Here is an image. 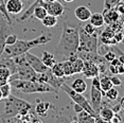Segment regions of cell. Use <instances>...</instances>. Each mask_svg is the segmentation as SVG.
<instances>
[{
    "label": "cell",
    "mask_w": 124,
    "mask_h": 123,
    "mask_svg": "<svg viewBox=\"0 0 124 123\" xmlns=\"http://www.w3.org/2000/svg\"><path fill=\"white\" fill-rule=\"evenodd\" d=\"M78 29L80 24L71 26L64 22L60 41L56 48V55L61 61L69 60L71 56L77 55L78 49Z\"/></svg>",
    "instance_id": "6da1fadb"
},
{
    "label": "cell",
    "mask_w": 124,
    "mask_h": 123,
    "mask_svg": "<svg viewBox=\"0 0 124 123\" xmlns=\"http://www.w3.org/2000/svg\"><path fill=\"white\" fill-rule=\"evenodd\" d=\"M51 36H48L46 34L39 35L38 37L33 38L31 40L17 39L15 44L11 45V46H5L1 57H15L18 55L24 54L26 52L30 51L31 49L48 44L49 41H51Z\"/></svg>",
    "instance_id": "7a4b0ae2"
},
{
    "label": "cell",
    "mask_w": 124,
    "mask_h": 123,
    "mask_svg": "<svg viewBox=\"0 0 124 123\" xmlns=\"http://www.w3.org/2000/svg\"><path fill=\"white\" fill-rule=\"evenodd\" d=\"M5 100L4 108L0 118L3 120L13 119L18 116H24L32 110V104L26 100L19 99L17 97L10 96Z\"/></svg>",
    "instance_id": "3957f363"
},
{
    "label": "cell",
    "mask_w": 124,
    "mask_h": 123,
    "mask_svg": "<svg viewBox=\"0 0 124 123\" xmlns=\"http://www.w3.org/2000/svg\"><path fill=\"white\" fill-rule=\"evenodd\" d=\"M12 88L19 90L23 93H41V92H54L57 93L60 90L53 88L47 83L39 82V81H24L13 79L9 81Z\"/></svg>",
    "instance_id": "277c9868"
},
{
    "label": "cell",
    "mask_w": 124,
    "mask_h": 123,
    "mask_svg": "<svg viewBox=\"0 0 124 123\" xmlns=\"http://www.w3.org/2000/svg\"><path fill=\"white\" fill-rule=\"evenodd\" d=\"M13 58L16 64V72L11 75L10 80L18 79L24 81H36V73L37 72L34 71V69L28 64L23 54L15 56Z\"/></svg>",
    "instance_id": "5b68a950"
},
{
    "label": "cell",
    "mask_w": 124,
    "mask_h": 123,
    "mask_svg": "<svg viewBox=\"0 0 124 123\" xmlns=\"http://www.w3.org/2000/svg\"><path fill=\"white\" fill-rule=\"evenodd\" d=\"M61 89H62V90H64L67 94H68V96L70 97V99H71L73 102H75V104H78V106H81L82 109H84L85 111H87L88 114L91 115L92 117H94L95 121H97V122L98 121H103V120L100 118V116H99V115L93 110V108L91 107L90 103L87 101V99L82 93L74 91L66 82L63 83V85L61 86Z\"/></svg>",
    "instance_id": "8992f818"
},
{
    "label": "cell",
    "mask_w": 124,
    "mask_h": 123,
    "mask_svg": "<svg viewBox=\"0 0 124 123\" xmlns=\"http://www.w3.org/2000/svg\"><path fill=\"white\" fill-rule=\"evenodd\" d=\"M99 38L98 34H88L84 29H78V51L98 53Z\"/></svg>",
    "instance_id": "52a82bcc"
},
{
    "label": "cell",
    "mask_w": 124,
    "mask_h": 123,
    "mask_svg": "<svg viewBox=\"0 0 124 123\" xmlns=\"http://www.w3.org/2000/svg\"><path fill=\"white\" fill-rule=\"evenodd\" d=\"M36 81L43 83H47L50 86H52L53 88L60 90L61 86L63 85V83H65V77H57L51 72L50 69H48L45 72H37L36 73Z\"/></svg>",
    "instance_id": "ba28073f"
},
{
    "label": "cell",
    "mask_w": 124,
    "mask_h": 123,
    "mask_svg": "<svg viewBox=\"0 0 124 123\" xmlns=\"http://www.w3.org/2000/svg\"><path fill=\"white\" fill-rule=\"evenodd\" d=\"M23 55H24V57H26V61L28 62V64H29L33 69H34V71H36V72H45V71H47L48 69H50L43 63L41 58L37 57L36 55L30 53L29 51L26 52Z\"/></svg>",
    "instance_id": "9c48e42d"
},
{
    "label": "cell",
    "mask_w": 124,
    "mask_h": 123,
    "mask_svg": "<svg viewBox=\"0 0 124 123\" xmlns=\"http://www.w3.org/2000/svg\"><path fill=\"white\" fill-rule=\"evenodd\" d=\"M82 74L86 77V79H92L94 77H100V69L99 66L93 62L90 61H84L83 69H82Z\"/></svg>",
    "instance_id": "30bf717a"
},
{
    "label": "cell",
    "mask_w": 124,
    "mask_h": 123,
    "mask_svg": "<svg viewBox=\"0 0 124 123\" xmlns=\"http://www.w3.org/2000/svg\"><path fill=\"white\" fill-rule=\"evenodd\" d=\"M12 32V24H9L5 19L0 21V57L5 48V39Z\"/></svg>",
    "instance_id": "8fae6325"
},
{
    "label": "cell",
    "mask_w": 124,
    "mask_h": 123,
    "mask_svg": "<svg viewBox=\"0 0 124 123\" xmlns=\"http://www.w3.org/2000/svg\"><path fill=\"white\" fill-rule=\"evenodd\" d=\"M102 91L100 89H97L93 86H91L90 89V105L93 108V110L99 114V110L101 108V103H102Z\"/></svg>",
    "instance_id": "7c38bea8"
},
{
    "label": "cell",
    "mask_w": 124,
    "mask_h": 123,
    "mask_svg": "<svg viewBox=\"0 0 124 123\" xmlns=\"http://www.w3.org/2000/svg\"><path fill=\"white\" fill-rule=\"evenodd\" d=\"M45 8H46L48 14L56 16V17L62 16L65 12V7L61 2H58L57 0H54V1H51V2H47Z\"/></svg>",
    "instance_id": "4fadbf2b"
},
{
    "label": "cell",
    "mask_w": 124,
    "mask_h": 123,
    "mask_svg": "<svg viewBox=\"0 0 124 123\" xmlns=\"http://www.w3.org/2000/svg\"><path fill=\"white\" fill-rule=\"evenodd\" d=\"M23 2L21 0H7L5 1V9L7 12L12 15H17L23 10Z\"/></svg>",
    "instance_id": "5bb4252c"
},
{
    "label": "cell",
    "mask_w": 124,
    "mask_h": 123,
    "mask_svg": "<svg viewBox=\"0 0 124 123\" xmlns=\"http://www.w3.org/2000/svg\"><path fill=\"white\" fill-rule=\"evenodd\" d=\"M46 3H47V2H45L44 0H35V1L30 5V7L28 8L26 11H24V13H22V16L20 18L17 19V21L23 22V21L28 20V19H29L31 16L33 15V12H34V10L36 9V8H37V7H45Z\"/></svg>",
    "instance_id": "9a60e30c"
},
{
    "label": "cell",
    "mask_w": 124,
    "mask_h": 123,
    "mask_svg": "<svg viewBox=\"0 0 124 123\" xmlns=\"http://www.w3.org/2000/svg\"><path fill=\"white\" fill-rule=\"evenodd\" d=\"M103 13L104 22L107 24H112L120 19V14L117 12L116 9H104Z\"/></svg>",
    "instance_id": "2e32d148"
},
{
    "label": "cell",
    "mask_w": 124,
    "mask_h": 123,
    "mask_svg": "<svg viewBox=\"0 0 124 123\" xmlns=\"http://www.w3.org/2000/svg\"><path fill=\"white\" fill-rule=\"evenodd\" d=\"M74 16L80 21H87L91 16V11L85 5H80L74 10Z\"/></svg>",
    "instance_id": "e0dca14e"
},
{
    "label": "cell",
    "mask_w": 124,
    "mask_h": 123,
    "mask_svg": "<svg viewBox=\"0 0 124 123\" xmlns=\"http://www.w3.org/2000/svg\"><path fill=\"white\" fill-rule=\"evenodd\" d=\"M72 62V69H73V74H78L82 72L83 69V65H84V60H82L81 57H78V55L71 56L69 58Z\"/></svg>",
    "instance_id": "ac0fdd59"
},
{
    "label": "cell",
    "mask_w": 124,
    "mask_h": 123,
    "mask_svg": "<svg viewBox=\"0 0 124 123\" xmlns=\"http://www.w3.org/2000/svg\"><path fill=\"white\" fill-rule=\"evenodd\" d=\"M98 115L103 120V122H110V120L112 119V117L115 115V111L110 107H103V108H100Z\"/></svg>",
    "instance_id": "d6986e66"
},
{
    "label": "cell",
    "mask_w": 124,
    "mask_h": 123,
    "mask_svg": "<svg viewBox=\"0 0 124 123\" xmlns=\"http://www.w3.org/2000/svg\"><path fill=\"white\" fill-rule=\"evenodd\" d=\"M70 87H71L74 91L83 93V92H85L87 90V83L83 79H75Z\"/></svg>",
    "instance_id": "ffe728a7"
},
{
    "label": "cell",
    "mask_w": 124,
    "mask_h": 123,
    "mask_svg": "<svg viewBox=\"0 0 124 123\" xmlns=\"http://www.w3.org/2000/svg\"><path fill=\"white\" fill-rule=\"evenodd\" d=\"M11 75H12V72L7 66L4 65V63L2 61H0V81L1 82H9L11 79Z\"/></svg>",
    "instance_id": "44dd1931"
},
{
    "label": "cell",
    "mask_w": 124,
    "mask_h": 123,
    "mask_svg": "<svg viewBox=\"0 0 124 123\" xmlns=\"http://www.w3.org/2000/svg\"><path fill=\"white\" fill-rule=\"evenodd\" d=\"M112 83L110 80V77H107V75H102V77H100V88L102 91V94L105 96V92L108 90L109 88L112 87Z\"/></svg>",
    "instance_id": "7402d4cb"
},
{
    "label": "cell",
    "mask_w": 124,
    "mask_h": 123,
    "mask_svg": "<svg viewBox=\"0 0 124 123\" xmlns=\"http://www.w3.org/2000/svg\"><path fill=\"white\" fill-rule=\"evenodd\" d=\"M90 23L95 28H101L105 22H104V17L102 13H91V16L89 18Z\"/></svg>",
    "instance_id": "603a6c76"
},
{
    "label": "cell",
    "mask_w": 124,
    "mask_h": 123,
    "mask_svg": "<svg viewBox=\"0 0 124 123\" xmlns=\"http://www.w3.org/2000/svg\"><path fill=\"white\" fill-rule=\"evenodd\" d=\"M78 121L81 122V123H94V122H97L94 117H92L91 115L88 114L84 109H82L81 111L78 113Z\"/></svg>",
    "instance_id": "cb8c5ba5"
},
{
    "label": "cell",
    "mask_w": 124,
    "mask_h": 123,
    "mask_svg": "<svg viewBox=\"0 0 124 123\" xmlns=\"http://www.w3.org/2000/svg\"><path fill=\"white\" fill-rule=\"evenodd\" d=\"M41 61H43V63L48 67V68H51V67L54 65L56 62H57V60L55 58L54 55H53L52 53L48 52V51H44V52H43Z\"/></svg>",
    "instance_id": "d4e9b609"
},
{
    "label": "cell",
    "mask_w": 124,
    "mask_h": 123,
    "mask_svg": "<svg viewBox=\"0 0 124 123\" xmlns=\"http://www.w3.org/2000/svg\"><path fill=\"white\" fill-rule=\"evenodd\" d=\"M50 104L49 102H45V101H41V102H38L37 105L35 106V113L36 115H38V116H46V114L48 113V110H49Z\"/></svg>",
    "instance_id": "484cf974"
},
{
    "label": "cell",
    "mask_w": 124,
    "mask_h": 123,
    "mask_svg": "<svg viewBox=\"0 0 124 123\" xmlns=\"http://www.w3.org/2000/svg\"><path fill=\"white\" fill-rule=\"evenodd\" d=\"M62 67H63L65 77H71L73 75V69H72V62L70 60H65L61 62Z\"/></svg>",
    "instance_id": "4316f807"
},
{
    "label": "cell",
    "mask_w": 124,
    "mask_h": 123,
    "mask_svg": "<svg viewBox=\"0 0 124 123\" xmlns=\"http://www.w3.org/2000/svg\"><path fill=\"white\" fill-rule=\"evenodd\" d=\"M43 24L47 28H52L57 24V17L56 16H53V15H50V14H47L45 16V18L41 20Z\"/></svg>",
    "instance_id": "83f0119b"
},
{
    "label": "cell",
    "mask_w": 124,
    "mask_h": 123,
    "mask_svg": "<svg viewBox=\"0 0 124 123\" xmlns=\"http://www.w3.org/2000/svg\"><path fill=\"white\" fill-rule=\"evenodd\" d=\"M50 70L55 77H65V74H64V70H63V67H62V64L61 62H56V63L53 65Z\"/></svg>",
    "instance_id": "f1b7e54d"
},
{
    "label": "cell",
    "mask_w": 124,
    "mask_h": 123,
    "mask_svg": "<svg viewBox=\"0 0 124 123\" xmlns=\"http://www.w3.org/2000/svg\"><path fill=\"white\" fill-rule=\"evenodd\" d=\"M47 14L48 13H47V10H46V8L45 7H37L34 10V12H33V16H34L36 19H38V20L41 21Z\"/></svg>",
    "instance_id": "f546056e"
},
{
    "label": "cell",
    "mask_w": 124,
    "mask_h": 123,
    "mask_svg": "<svg viewBox=\"0 0 124 123\" xmlns=\"http://www.w3.org/2000/svg\"><path fill=\"white\" fill-rule=\"evenodd\" d=\"M0 91H1V94H2V99H7L8 97H10L11 91H12V86H11L10 82L2 84L0 86Z\"/></svg>",
    "instance_id": "4dcf8cb0"
},
{
    "label": "cell",
    "mask_w": 124,
    "mask_h": 123,
    "mask_svg": "<svg viewBox=\"0 0 124 123\" xmlns=\"http://www.w3.org/2000/svg\"><path fill=\"white\" fill-rule=\"evenodd\" d=\"M0 13L2 14V16L7 20L8 23L12 24V19L10 17V14L7 12V9H5V0H0Z\"/></svg>",
    "instance_id": "1f68e13d"
},
{
    "label": "cell",
    "mask_w": 124,
    "mask_h": 123,
    "mask_svg": "<svg viewBox=\"0 0 124 123\" xmlns=\"http://www.w3.org/2000/svg\"><path fill=\"white\" fill-rule=\"evenodd\" d=\"M105 96L109 101H116V100L118 99V97H119V91H118V89H116L114 86H112L111 88H109L108 90L105 92Z\"/></svg>",
    "instance_id": "d6a6232c"
},
{
    "label": "cell",
    "mask_w": 124,
    "mask_h": 123,
    "mask_svg": "<svg viewBox=\"0 0 124 123\" xmlns=\"http://www.w3.org/2000/svg\"><path fill=\"white\" fill-rule=\"evenodd\" d=\"M116 52L114 51V49H112V47H110V49L108 50L107 52H105L103 54V57L105 58V61L107 62V63H110V62L114 60V58H116Z\"/></svg>",
    "instance_id": "836d02e7"
},
{
    "label": "cell",
    "mask_w": 124,
    "mask_h": 123,
    "mask_svg": "<svg viewBox=\"0 0 124 123\" xmlns=\"http://www.w3.org/2000/svg\"><path fill=\"white\" fill-rule=\"evenodd\" d=\"M121 0H104V9H115Z\"/></svg>",
    "instance_id": "e575fe53"
},
{
    "label": "cell",
    "mask_w": 124,
    "mask_h": 123,
    "mask_svg": "<svg viewBox=\"0 0 124 123\" xmlns=\"http://www.w3.org/2000/svg\"><path fill=\"white\" fill-rule=\"evenodd\" d=\"M18 39V37H17V35L16 34H9L8 35V37H7V39H5V46H11V45H13V44H15L16 41H17Z\"/></svg>",
    "instance_id": "d590c367"
},
{
    "label": "cell",
    "mask_w": 124,
    "mask_h": 123,
    "mask_svg": "<svg viewBox=\"0 0 124 123\" xmlns=\"http://www.w3.org/2000/svg\"><path fill=\"white\" fill-rule=\"evenodd\" d=\"M84 31H85L86 33H88V34H95L97 33V30H95V27L94 26H92L91 23H87L85 27L83 28Z\"/></svg>",
    "instance_id": "8d00e7d4"
},
{
    "label": "cell",
    "mask_w": 124,
    "mask_h": 123,
    "mask_svg": "<svg viewBox=\"0 0 124 123\" xmlns=\"http://www.w3.org/2000/svg\"><path fill=\"white\" fill-rule=\"evenodd\" d=\"M116 10H117V12L120 14V15H124V2L120 1L119 3L117 4V7L115 8Z\"/></svg>",
    "instance_id": "74e56055"
},
{
    "label": "cell",
    "mask_w": 124,
    "mask_h": 123,
    "mask_svg": "<svg viewBox=\"0 0 124 123\" xmlns=\"http://www.w3.org/2000/svg\"><path fill=\"white\" fill-rule=\"evenodd\" d=\"M110 80H111V83H112V85H114V86H120L121 84H122L121 80L118 77H111Z\"/></svg>",
    "instance_id": "f35d334b"
},
{
    "label": "cell",
    "mask_w": 124,
    "mask_h": 123,
    "mask_svg": "<svg viewBox=\"0 0 124 123\" xmlns=\"http://www.w3.org/2000/svg\"><path fill=\"white\" fill-rule=\"evenodd\" d=\"M74 110H75V113H78V111H81V110H82V107H81V106H78V104H75V106H74Z\"/></svg>",
    "instance_id": "ab89813d"
},
{
    "label": "cell",
    "mask_w": 124,
    "mask_h": 123,
    "mask_svg": "<svg viewBox=\"0 0 124 123\" xmlns=\"http://www.w3.org/2000/svg\"><path fill=\"white\" fill-rule=\"evenodd\" d=\"M120 106H121V109H124V97L120 100Z\"/></svg>",
    "instance_id": "60d3db41"
},
{
    "label": "cell",
    "mask_w": 124,
    "mask_h": 123,
    "mask_svg": "<svg viewBox=\"0 0 124 123\" xmlns=\"http://www.w3.org/2000/svg\"><path fill=\"white\" fill-rule=\"evenodd\" d=\"M45 2H51V1H54V0H44Z\"/></svg>",
    "instance_id": "b9f144b4"
},
{
    "label": "cell",
    "mask_w": 124,
    "mask_h": 123,
    "mask_svg": "<svg viewBox=\"0 0 124 123\" xmlns=\"http://www.w3.org/2000/svg\"><path fill=\"white\" fill-rule=\"evenodd\" d=\"M64 1H65V2H72L73 0H64Z\"/></svg>",
    "instance_id": "7bdbcfd3"
},
{
    "label": "cell",
    "mask_w": 124,
    "mask_h": 123,
    "mask_svg": "<svg viewBox=\"0 0 124 123\" xmlns=\"http://www.w3.org/2000/svg\"><path fill=\"white\" fill-rule=\"evenodd\" d=\"M2 100V94H1V91H0V101Z\"/></svg>",
    "instance_id": "ee69618b"
}]
</instances>
